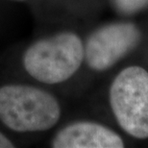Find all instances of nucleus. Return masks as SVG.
Wrapping results in <instances>:
<instances>
[{"mask_svg": "<svg viewBox=\"0 0 148 148\" xmlns=\"http://www.w3.org/2000/svg\"><path fill=\"white\" fill-rule=\"evenodd\" d=\"M112 110L118 124L136 138H148V72L129 66L114 80L110 90Z\"/></svg>", "mask_w": 148, "mask_h": 148, "instance_id": "nucleus-3", "label": "nucleus"}, {"mask_svg": "<svg viewBox=\"0 0 148 148\" xmlns=\"http://www.w3.org/2000/svg\"><path fill=\"white\" fill-rule=\"evenodd\" d=\"M60 115L58 101L46 91L23 85L0 88V119L14 131H46Z\"/></svg>", "mask_w": 148, "mask_h": 148, "instance_id": "nucleus-1", "label": "nucleus"}, {"mask_svg": "<svg viewBox=\"0 0 148 148\" xmlns=\"http://www.w3.org/2000/svg\"><path fill=\"white\" fill-rule=\"evenodd\" d=\"M13 143L5 137L4 135L0 133V148H13Z\"/></svg>", "mask_w": 148, "mask_h": 148, "instance_id": "nucleus-7", "label": "nucleus"}, {"mask_svg": "<svg viewBox=\"0 0 148 148\" xmlns=\"http://www.w3.org/2000/svg\"><path fill=\"white\" fill-rule=\"evenodd\" d=\"M55 148H121L123 140L111 129L92 122H77L58 133Z\"/></svg>", "mask_w": 148, "mask_h": 148, "instance_id": "nucleus-5", "label": "nucleus"}, {"mask_svg": "<svg viewBox=\"0 0 148 148\" xmlns=\"http://www.w3.org/2000/svg\"><path fill=\"white\" fill-rule=\"evenodd\" d=\"M19 1H22V0H19Z\"/></svg>", "mask_w": 148, "mask_h": 148, "instance_id": "nucleus-8", "label": "nucleus"}, {"mask_svg": "<svg viewBox=\"0 0 148 148\" xmlns=\"http://www.w3.org/2000/svg\"><path fill=\"white\" fill-rule=\"evenodd\" d=\"M84 55L81 38L66 32L34 43L26 51L23 64L35 79L57 84L70 78L79 69Z\"/></svg>", "mask_w": 148, "mask_h": 148, "instance_id": "nucleus-2", "label": "nucleus"}, {"mask_svg": "<svg viewBox=\"0 0 148 148\" xmlns=\"http://www.w3.org/2000/svg\"><path fill=\"white\" fill-rule=\"evenodd\" d=\"M116 7L125 14H134L148 6V0H114Z\"/></svg>", "mask_w": 148, "mask_h": 148, "instance_id": "nucleus-6", "label": "nucleus"}, {"mask_svg": "<svg viewBox=\"0 0 148 148\" xmlns=\"http://www.w3.org/2000/svg\"><path fill=\"white\" fill-rule=\"evenodd\" d=\"M140 40L132 23H112L96 30L86 43V61L92 69L105 70L133 50Z\"/></svg>", "mask_w": 148, "mask_h": 148, "instance_id": "nucleus-4", "label": "nucleus"}]
</instances>
